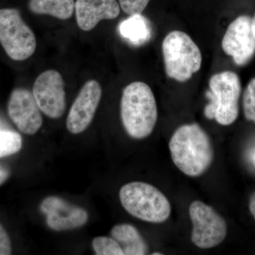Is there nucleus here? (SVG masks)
Masks as SVG:
<instances>
[{
    "mask_svg": "<svg viewBox=\"0 0 255 255\" xmlns=\"http://www.w3.org/2000/svg\"><path fill=\"white\" fill-rule=\"evenodd\" d=\"M169 148L176 167L189 177L202 175L214 160V150L211 139L197 124L178 128L171 137Z\"/></svg>",
    "mask_w": 255,
    "mask_h": 255,
    "instance_id": "nucleus-1",
    "label": "nucleus"
},
{
    "mask_svg": "<svg viewBox=\"0 0 255 255\" xmlns=\"http://www.w3.org/2000/svg\"><path fill=\"white\" fill-rule=\"evenodd\" d=\"M121 118L126 131L134 139H144L153 131L157 121V107L150 87L133 82L124 89Z\"/></svg>",
    "mask_w": 255,
    "mask_h": 255,
    "instance_id": "nucleus-2",
    "label": "nucleus"
},
{
    "mask_svg": "<svg viewBox=\"0 0 255 255\" xmlns=\"http://www.w3.org/2000/svg\"><path fill=\"white\" fill-rule=\"evenodd\" d=\"M121 203L133 217L152 223H162L172 211L168 199L158 189L147 183H128L119 191Z\"/></svg>",
    "mask_w": 255,
    "mask_h": 255,
    "instance_id": "nucleus-3",
    "label": "nucleus"
},
{
    "mask_svg": "<svg viewBox=\"0 0 255 255\" xmlns=\"http://www.w3.org/2000/svg\"><path fill=\"white\" fill-rule=\"evenodd\" d=\"M164 68L169 78L187 82L200 70L202 55L190 36L181 31H171L162 45Z\"/></svg>",
    "mask_w": 255,
    "mask_h": 255,
    "instance_id": "nucleus-4",
    "label": "nucleus"
},
{
    "mask_svg": "<svg viewBox=\"0 0 255 255\" xmlns=\"http://www.w3.org/2000/svg\"><path fill=\"white\" fill-rule=\"evenodd\" d=\"M241 93V84L237 74L224 71L213 75L206 93L209 100L204 110L206 118L215 119L222 126L234 123L239 114Z\"/></svg>",
    "mask_w": 255,
    "mask_h": 255,
    "instance_id": "nucleus-5",
    "label": "nucleus"
},
{
    "mask_svg": "<svg viewBox=\"0 0 255 255\" xmlns=\"http://www.w3.org/2000/svg\"><path fill=\"white\" fill-rule=\"evenodd\" d=\"M0 44L7 56L14 61H24L34 54L36 36L18 9H0Z\"/></svg>",
    "mask_w": 255,
    "mask_h": 255,
    "instance_id": "nucleus-6",
    "label": "nucleus"
},
{
    "mask_svg": "<svg viewBox=\"0 0 255 255\" xmlns=\"http://www.w3.org/2000/svg\"><path fill=\"white\" fill-rule=\"evenodd\" d=\"M189 213L193 226L191 241L197 248L210 249L223 243L227 236V223L211 206L195 201Z\"/></svg>",
    "mask_w": 255,
    "mask_h": 255,
    "instance_id": "nucleus-7",
    "label": "nucleus"
},
{
    "mask_svg": "<svg viewBox=\"0 0 255 255\" xmlns=\"http://www.w3.org/2000/svg\"><path fill=\"white\" fill-rule=\"evenodd\" d=\"M42 113L48 118L59 119L66 109V93L63 76L55 70H48L40 74L32 90Z\"/></svg>",
    "mask_w": 255,
    "mask_h": 255,
    "instance_id": "nucleus-8",
    "label": "nucleus"
},
{
    "mask_svg": "<svg viewBox=\"0 0 255 255\" xmlns=\"http://www.w3.org/2000/svg\"><path fill=\"white\" fill-rule=\"evenodd\" d=\"M222 48L236 65H246L252 59L255 53L252 18L243 15L229 25L223 36Z\"/></svg>",
    "mask_w": 255,
    "mask_h": 255,
    "instance_id": "nucleus-9",
    "label": "nucleus"
},
{
    "mask_svg": "<svg viewBox=\"0 0 255 255\" xmlns=\"http://www.w3.org/2000/svg\"><path fill=\"white\" fill-rule=\"evenodd\" d=\"M102 96V87L97 80H88L83 85L69 111L66 120L69 132L79 134L86 130L95 117Z\"/></svg>",
    "mask_w": 255,
    "mask_h": 255,
    "instance_id": "nucleus-10",
    "label": "nucleus"
},
{
    "mask_svg": "<svg viewBox=\"0 0 255 255\" xmlns=\"http://www.w3.org/2000/svg\"><path fill=\"white\" fill-rule=\"evenodd\" d=\"M11 120L20 131L33 135L43 124L41 111L33 93L25 88H16L11 92L7 104Z\"/></svg>",
    "mask_w": 255,
    "mask_h": 255,
    "instance_id": "nucleus-11",
    "label": "nucleus"
},
{
    "mask_svg": "<svg viewBox=\"0 0 255 255\" xmlns=\"http://www.w3.org/2000/svg\"><path fill=\"white\" fill-rule=\"evenodd\" d=\"M40 210L46 216L48 227L55 231L80 228L88 221V214L85 209L71 205L58 196L46 198L42 201Z\"/></svg>",
    "mask_w": 255,
    "mask_h": 255,
    "instance_id": "nucleus-12",
    "label": "nucleus"
},
{
    "mask_svg": "<svg viewBox=\"0 0 255 255\" xmlns=\"http://www.w3.org/2000/svg\"><path fill=\"white\" fill-rule=\"evenodd\" d=\"M117 0H77L75 11L78 27L92 31L102 20H113L120 14Z\"/></svg>",
    "mask_w": 255,
    "mask_h": 255,
    "instance_id": "nucleus-13",
    "label": "nucleus"
},
{
    "mask_svg": "<svg viewBox=\"0 0 255 255\" xmlns=\"http://www.w3.org/2000/svg\"><path fill=\"white\" fill-rule=\"evenodd\" d=\"M111 237L122 248L125 255H143L148 253V246L136 228L130 224H119L111 231Z\"/></svg>",
    "mask_w": 255,
    "mask_h": 255,
    "instance_id": "nucleus-14",
    "label": "nucleus"
},
{
    "mask_svg": "<svg viewBox=\"0 0 255 255\" xmlns=\"http://www.w3.org/2000/svg\"><path fill=\"white\" fill-rule=\"evenodd\" d=\"M74 0H28V7L33 14L48 15L60 20L69 19L75 11Z\"/></svg>",
    "mask_w": 255,
    "mask_h": 255,
    "instance_id": "nucleus-15",
    "label": "nucleus"
},
{
    "mask_svg": "<svg viewBox=\"0 0 255 255\" xmlns=\"http://www.w3.org/2000/svg\"><path fill=\"white\" fill-rule=\"evenodd\" d=\"M121 35L134 45H141L148 41L150 28L147 19L141 14L130 15L119 26Z\"/></svg>",
    "mask_w": 255,
    "mask_h": 255,
    "instance_id": "nucleus-16",
    "label": "nucleus"
},
{
    "mask_svg": "<svg viewBox=\"0 0 255 255\" xmlns=\"http://www.w3.org/2000/svg\"><path fill=\"white\" fill-rule=\"evenodd\" d=\"M22 147V138L18 132L0 130V158L16 153Z\"/></svg>",
    "mask_w": 255,
    "mask_h": 255,
    "instance_id": "nucleus-17",
    "label": "nucleus"
},
{
    "mask_svg": "<svg viewBox=\"0 0 255 255\" xmlns=\"http://www.w3.org/2000/svg\"><path fill=\"white\" fill-rule=\"evenodd\" d=\"M92 247L97 255H124L122 248L112 237H97L92 241Z\"/></svg>",
    "mask_w": 255,
    "mask_h": 255,
    "instance_id": "nucleus-18",
    "label": "nucleus"
},
{
    "mask_svg": "<svg viewBox=\"0 0 255 255\" xmlns=\"http://www.w3.org/2000/svg\"><path fill=\"white\" fill-rule=\"evenodd\" d=\"M243 110L246 118L255 123V78L251 80L245 90Z\"/></svg>",
    "mask_w": 255,
    "mask_h": 255,
    "instance_id": "nucleus-19",
    "label": "nucleus"
},
{
    "mask_svg": "<svg viewBox=\"0 0 255 255\" xmlns=\"http://www.w3.org/2000/svg\"><path fill=\"white\" fill-rule=\"evenodd\" d=\"M150 0H119L121 9L128 15L141 14Z\"/></svg>",
    "mask_w": 255,
    "mask_h": 255,
    "instance_id": "nucleus-20",
    "label": "nucleus"
},
{
    "mask_svg": "<svg viewBox=\"0 0 255 255\" xmlns=\"http://www.w3.org/2000/svg\"><path fill=\"white\" fill-rule=\"evenodd\" d=\"M11 254V241L4 228L0 224V255Z\"/></svg>",
    "mask_w": 255,
    "mask_h": 255,
    "instance_id": "nucleus-21",
    "label": "nucleus"
},
{
    "mask_svg": "<svg viewBox=\"0 0 255 255\" xmlns=\"http://www.w3.org/2000/svg\"><path fill=\"white\" fill-rule=\"evenodd\" d=\"M9 172L7 169L4 168V167H1L0 166V185H1L2 183H4L5 181L7 179V178L9 177Z\"/></svg>",
    "mask_w": 255,
    "mask_h": 255,
    "instance_id": "nucleus-22",
    "label": "nucleus"
},
{
    "mask_svg": "<svg viewBox=\"0 0 255 255\" xmlns=\"http://www.w3.org/2000/svg\"><path fill=\"white\" fill-rule=\"evenodd\" d=\"M249 209L255 220V192L252 194L251 199H250Z\"/></svg>",
    "mask_w": 255,
    "mask_h": 255,
    "instance_id": "nucleus-23",
    "label": "nucleus"
},
{
    "mask_svg": "<svg viewBox=\"0 0 255 255\" xmlns=\"http://www.w3.org/2000/svg\"><path fill=\"white\" fill-rule=\"evenodd\" d=\"M252 28H253V34L255 38V14L253 18H252Z\"/></svg>",
    "mask_w": 255,
    "mask_h": 255,
    "instance_id": "nucleus-24",
    "label": "nucleus"
},
{
    "mask_svg": "<svg viewBox=\"0 0 255 255\" xmlns=\"http://www.w3.org/2000/svg\"><path fill=\"white\" fill-rule=\"evenodd\" d=\"M252 159H253V163L255 164V150L253 152V155H252Z\"/></svg>",
    "mask_w": 255,
    "mask_h": 255,
    "instance_id": "nucleus-25",
    "label": "nucleus"
},
{
    "mask_svg": "<svg viewBox=\"0 0 255 255\" xmlns=\"http://www.w3.org/2000/svg\"><path fill=\"white\" fill-rule=\"evenodd\" d=\"M152 255H162V253H152Z\"/></svg>",
    "mask_w": 255,
    "mask_h": 255,
    "instance_id": "nucleus-26",
    "label": "nucleus"
},
{
    "mask_svg": "<svg viewBox=\"0 0 255 255\" xmlns=\"http://www.w3.org/2000/svg\"><path fill=\"white\" fill-rule=\"evenodd\" d=\"M0 124H1V120H0Z\"/></svg>",
    "mask_w": 255,
    "mask_h": 255,
    "instance_id": "nucleus-27",
    "label": "nucleus"
}]
</instances>
